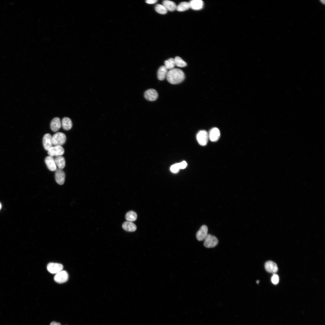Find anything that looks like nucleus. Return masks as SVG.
I'll return each mask as SVG.
<instances>
[{"label":"nucleus","mask_w":325,"mask_h":325,"mask_svg":"<svg viewBox=\"0 0 325 325\" xmlns=\"http://www.w3.org/2000/svg\"><path fill=\"white\" fill-rule=\"evenodd\" d=\"M166 78L170 83L176 84L181 82L184 80L185 75L181 70L174 68L168 71Z\"/></svg>","instance_id":"f257e3e1"},{"label":"nucleus","mask_w":325,"mask_h":325,"mask_svg":"<svg viewBox=\"0 0 325 325\" xmlns=\"http://www.w3.org/2000/svg\"><path fill=\"white\" fill-rule=\"evenodd\" d=\"M66 140L65 134L61 132H56L52 137V142L54 146H62L65 143Z\"/></svg>","instance_id":"f03ea898"},{"label":"nucleus","mask_w":325,"mask_h":325,"mask_svg":"<svg viewBox=\"0 0 325 325\" xmlns=\"http://www.w3.org/2000/svg\"><path fill=\"white\" fill-rule=\"evenodd\" d=\"M204 240V245L207 248H213L215 246L218 242L216 237L210 234H208Z\"/></svg>","instance_id":"7ed1b4c3"},{"label":"nucleus","mask_w":325,"mask_h":325,"mask_svg":"<svg viewBox=\"0 0 325 325\" xmlns=\"http://www.w3.org/2000/svg\"><path fill=\"white\" fill-rule=\"evenodd\" d=\"M197 139L201 145L204 146L207 144L209 138L208 134L205 130L199 131L197 135Z\"/></svg>","instance_id":"20e7f679"},{"label":"nucleus","mask_w":325,"mask_h":325,"mask_svg":"<svg viewBox=\"0 0 325 325\" xmlns=\"http://www.w3.org/2000/svg\"><path fill=\"white\" fill-rule=\"evenodd\" d=\"M63 148L60 146H55L50 148L48 151L49 156H61L64 153Z\"/></svg>","instance_id":"39448f33"},{"label":"nucleus","mask_w":325,"mask_h":325,"mask_svg":"<svg viewBox=\"0 0 325 325\" xmlns=\"http://www.w3.org/2000/svg\"><path fill=\"white\" fill-rule=\"evenodd\" d=\"M47 269L51 274H57L62 270L63 266L60 264L56 263H50L47 266Z\"/></svg>","instance_id":"423d86ee"},{"label":"nucleus","mask_w":325,"mask_h":325,"mask_svg":"<svg viewBox=\"0 0 325 325\" xmlns=\"http://www.w3.org/2000/svg\"><path fill=\"white\" fill-rule=\"evenodd\" d=\"M68 278V274L65 271H61L56 274L54 277L56 282L61 283L66 282Z\"/></svg>","instance_id":"0eeeda50"},{"label":"nucleus","mask_w":325,"mask_h":325,"mask_svg":"<svg viewBox=\"0 0 325 325\" xmlns=\"http://www.w3.org/2000/svg\"><path fill=\"white\" fill-rule=\"evenodd\" d=\"M145 98L150 101H153L156 100L158 97V94L157 91L153 89H150L146 90L144 93Z\"/></svg>","instance_id":"6e6552de"},{"label":"nucleus","mask_w":325,"mask_h":325,"mask_svg":"<svg viewBox=\"0 0 325 325\" xmlns=\"http://www.w3.org/2000/svg\"><path fill=\"white\" fill-rule=\"evenodd\" d=\"M208 229L207 227L205 225L201 226L196 234V237L197 239L200 241L205 239L208 234Z\"/></svg>","instance_id":"1a4fd4ad"},{"label":"nucleus","mask_w":325,"mask_h":325,"mask_svg":"<svg viewBox=\"0 0 325 325\" xmlns=\"http://www.w3.org/2000/svg\"><path fill=\"white\" fill-rule=\"evenodd\" d=\"M55 180L58 184H63L65 181V174L63 170L60 169H57L55 174Z\"/></svg>","instance_id":"9d476101"},{"label":"nucleus","mask_w":325,"mask_h":325,"mask_svg":"<svg viewBox=\"0 0 325 325\" xmlns=\"http://www.w3.org/2000/svg\"><path fill=\"white\" fill-rule=\"evenodd\" d=\"M208 135L209 138L211 141L212 142L216 141L218 140L220 137V130L217 128H213L210 131Z\"/></svg>","instance_id":"9b49d317"},{"label":"nucleus","mask_w":325,"mask_h":325,"mask_svg":"<svg viewBox=\"0 0 325 325\" xmlns=\"http://www.w3.org/2000/svg\"><path fill=\"white\" fill-rule=\"evenodd\" d=\"M43 144L44 149L48 150L53 147L52 136L48 133L45 134L43 138Z\"/></svg>","instance_id":"f8f14e48"},{"label":"nucleus","mask_w":325,"mask_h":325,"mask_svg":"<svg viewBox=\"0 0 325 325\" xmlns=\"http://www.w3.org/2000/svg\"><path fill=\"white\" fill-rule=\"evenodd\" d=\"M266 270L269 273H275L277 272L278 268L277 264L272 261L266 262L265 265Z\"/></svg>","instance_id":"ddd939ff"},{"label":"nucleus","mask_w":325,"mask_h":325,"mask_svg":"<svg viewBox=\"0 0 325 325\" xmlns=\"http://www.w3.org/2000/svg\"><path fill=\"white\" fill-rule=\"evenodd\" d=\"M45 162L48 169L50 171H54L56 170V165L53 156H47L45 159Z\"/></svg>","instance_id":"4468645a"},{"label":"nucleus","mask_w":325,"mask_h":325,"mask_svg":"<svg viewBox=\"0 0 325 325\" xmlns=\"http://www.w3.org/2000/svg\"><path fill=\"white\" fill-rule=\"evenodd\" d=\"M61 126L60 120L57 117H55L51 120L50 123V127L51 130L54 132L58 131L60 128Z\"/></svg>","instance_id":"2eb2a0df"},{"label":"nucleus","mask_w":325,"mask_h":325,"mask_svg":"<svg viewBox=\"0 0 325 325\" xmlns=\"http://www.w3.org/2000/svg\"><path fill=\"white\" fill-rule=\"evenodd\" d=\"M189 2L190 8L195 10L201 9L203 5V2L201 0H192L190 1Z\"/></svg>","instance_id":"dca6fc26"},{"label":"nucleus","mask_w":325,"mask_h":325,"mask_svg":"<svg viewBox=\"0 0 325 325\" xmlns=\"http://www.w3.org/2000/svg\"><path fill=\"white\" fill-rule=\"evenodd\" d=\"M162 5L167 11H173L176 10L177 5L175 3L172 1L166 0L162 2Z\"/></svg>","instance_id":"f3484780"},{"label":"nucleus","mask_w":325,"mask_h":325,"mask_svg":"<svg viewBox=\"0 0 325 325\" xmlns=\"http://www.w3.org/2000/svg\"><path fill=\"white\" fill-rule=\"evenodd\" d=\"M122 227L125 230L127 231H134L137 229L136 226L135 224L132 222L128 221L125 222L123 224Z\"/></svg>","instance_id":"a211bd4d"},{"label":"nucleus","mask_w":325,"mask_h":325,"mask_svg":"<svg viewBox=\"0 0 325 325\" xmlns=\"http://www.w3.org/2000/svg\"><path fill=\"white\" fill-rule=\"evenodd\" d=\"M168 72V70L164 66L160 67L157 72V77L160 80H164L166 77Z\"/></svg>","instance_id":"6ab92c4d"},{"label":"nucleus","mask_w":325,"mask_h":325,"mask_svg":"<svg viewBox=\"0 0 325 325\" xmlns=\"http://www.w3.org/2000/svg\"><path fill=\"white\" fill-rule=\"evenodd\" d=\"M62 125L65 130H68L70 129L72 126V123L70 119L67 117L63 118L62 121Z\"/></svg>","instance_id":"aec40b11"},{"label":"nucleus","mask_w":325,"mask_h":325,"mask_svg":"<svg viewBox=\"0 0 325 325\" xmlns=\"http://www.w3.org/2000/svg\"><path fill=\"white\" fill-rule=\"evenodd\" d=\"M54 160L56 165L59 168L62 169L64 167L65 161L63 156H56L54 159Z\"/></svg>","instance_id":"412c9836"},{"label":"nucleus","mask_w":325,"mask_h":325,"mask_svg":"<svg viewBox=\"0 0 325 325\" xmlns=\"http://www.w3.org/2000/svg\"><path fill=\"white\" fill-rule=\"evenodd\" d=\"M190 8L189 2H181L177 6L176 10L178 11H184L187 10Z\"/></svg>","instance_id":"4be33fe9"},{"label":"nucleus","mask_w":325,"mask_h":325,"mask_svg":"<svg viewBox=\"0 0 325 325\" xmlns=\"http://www.w3.org/2000/svg\"><path fill=\"white\" fill-rule=\"evenodd\" d=\"M164 65V66L167 70H170L174 69L175 65L174 58H171L165 60Z\"/></svg>","instance_id":"5701e85b"},{"label":"nucleus","mask_w":325,"mask_h":325,"mask_svg":"<svg viewBox=\"0 0 325 325\" xmlns=\"http://www.w3.org/2000/svg\"><path fill=\"white\" fill-rule=\"evenodd\" d=\"M137 217V215L135 212L133 211H130L126 214L125 218L128 221L132 222L135 221Z\"/></svg>","instance_id":"b1692460"},{"label":"nucleus","mask_w":325,"mask_h":325,"mask_svg":"<svg viewBox=\"0 0 325 325\" xmlns=\"http://www.w3.org/2000/svg\"><path fill=\"white\" fill-rule=\"evenodd\" d=\"M174 60L175 65L178 67H183L187 65V63L179 57H175Z\"/></svg>","instance_id":"393cba45"},{"label":"nucleus","mask_w":325,"mask_h":325,"mask_svg":"<svg viewBox=\"0 0 325 325\" xmlns=\"http://www.w3.org/2000/svg\"><path fill=\"white\" fill-rule=\"evenodd\" d=\"M155 9L157 12L162 14H166L168 11L162 5L159 4H157L156 5Z\"/></svg>","instance_id":"a878e982"},{"label":"nucleus","mask_w":325,"mask_h":325,"mask_svg":"<svg viewBox=\"0 0 325 325\" xmlns=\"http://www.w3.org/2000/svg\"><path fill=\"white\" fill-rule=\"evenodd\" d=\"M180 169L178 163L172 165L171 166L170 168L171 171L174 173L177 172Z\"/></svg>","instance_id":"bb28decb"},{"label":"nucleus","mask_w":325,"mask_h":325,"mask_svg":"<svg viewBox=\"0 0 325 325\" xmlns=\"http://www.w3.org/2000/svg\"><path fill=\"white\" fill-rule=\"evenodd\" d=\"M271 281L274 284H277L279 281V277L278 275L276 274H274L271 277Z\"/></svg>","instance_id":"cd10ccee"},{"label":"nucleus","mask_w":325,"mask_h":325,"mask_svg":"<svg viewBox=\"0 0 325 325\" xmlns=\"http://www.w3.org/2000/svg\"><path fill=\"white\" fill-rule=\"evenodd\" d=\"M178 164L180 169H185L187 165V164L185 161H183L181 162L178 163Z\"/></svg>","instance_id":"c85d7f7f"},{"label":"nucleus","mask_w":325,"mask_h":325,"mask_svg":"<svg viewBox=\"0 0 325 325\" xmlns=\"http://www.w3.org/2000/svg\"><path fill=\"white\" fill-rule=\"evenodd\" d=\"M157 1L156 0H147L146 1V3L148 4H154L156 3Z\"/></svg>","instance_id":"c756f323"},{"label":"nucleus","mask_w":325,"mask_h":325,"mask_svg":"<svg viewBox=\"0 0 325 325\" xmlns=\"http://www.w3.org/2000/svg\"><path fill=\"white\" fill-rule=\"evenodd\" d=\"M50 325H62L59 322H57L55 321H52Z\"/></svg>","instance_id":"7c9ffc66"},{"label":"nucleus","mask_w":325,"mask_h":325,"mask_svg":"<svg viewBox=\"0 0 325 325\" xmlns=\"http://www.w3.org/2000/svg\"><path fill=\"white\" fill-rule=\"evenodd\" d=\"M259 281L258 280H257L256 281V283H259Z\"/></svg>","instance_id":"2f4dec72"},{"label":"nucleus","mask_w":325,"mask_h":325,"mask_svg":"<svg viewBox=\"0 0 325 325\" xmlns=\"http://www.w3.org/2000/svg\"><path fill=\"white\" fill-rule=\"evenodd\" d=\"M1 203H0V209L1 208Z\"/></svg>","instance_id":"473e14b6"}]
</instances>
